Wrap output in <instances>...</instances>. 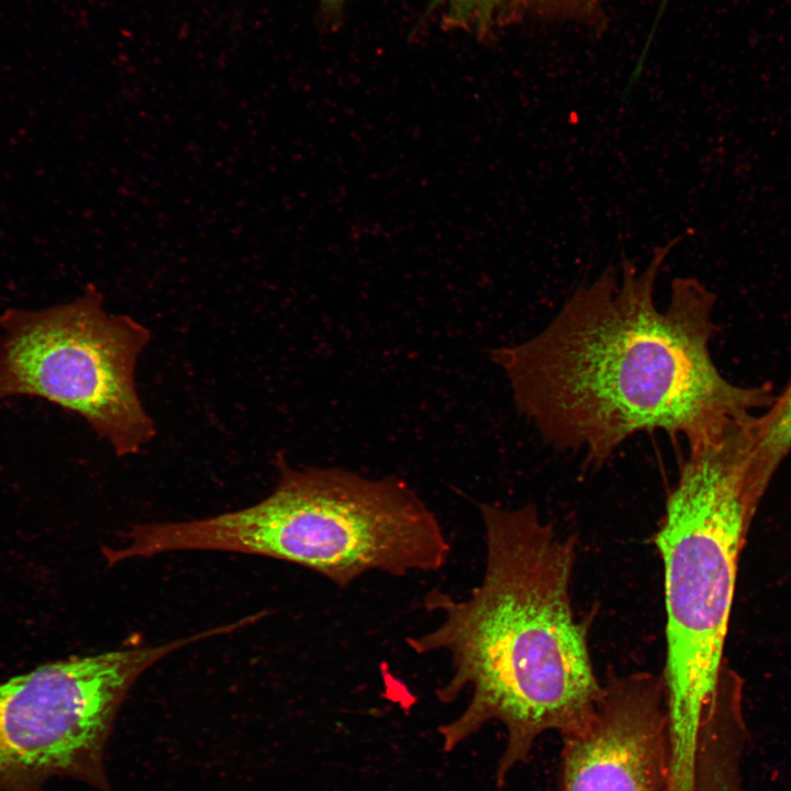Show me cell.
I'll return each instance as SVG.
<instances>
[{
    "label": "cell",
    "instance_id": "14",
    "mask_svg": "<svg viewBox=\"0 0 791 791\" xmlns=\"http://www.w3.org/2000/svg\"><path fill=\"white\" fill-rule=\"evenodd\" d=\"M716 743L722 744V738H710V739L704 740L703 743L700 744V746H699V748H698V750H697V754H698V751H699L703 746H705V745H708V744H716ZM721 751H722V750H721ZM695 757H697V755H695ZM694 761H695V758H694ZM693 766H694V764H693ZM692 771H693V769H692ZM691 777H692V776H691ZM690 782H691V781H690ZM689 787H690V786H689ZM688 790H689V789H688Z\"/></svg>",
    "mask_w": 791,
    "mask_h": 791
},
{
    "label": "cell",
    "instance_id": "1",
    "mask_svg": "<svg viewBox=\"0 0 791 791\" xmlns=\"http://www.w3.org/2000/svg\"><path fill=\"white\" fill-rule=\"evenodd\" d=\"M679 238L654 249L643 272L627 259L579 287L532 338L492 350L519 412L542 438L603 466L639 432L662 431L688 450L721 438L768 408V386H738L716 367L710 343L716 298L678 277L664 310L657 276Z\"/></svg>",
    "mask_w": 791,
    "mask_h": 791
},
{
    "label": "cell",
    "instance_id": "17",
    "mask_svg": "<svg viewBox=\"0 0 791 791\" xmlns=\"http://www.w3.org/2000/svg\"><path fill=\"white\" fill-rule=\"evenodd\" d=\"M714 746H722V745H721V744H716V745H715V744H710V745H706V746L702 747L701 750H699L698 755H699L700 751H702L703 749H705V748H708V747H714ZM721 750H722V749H721ZM698 755H697V757H698ZM695 759H697V758H695ZM694 764H695V761H694ZM693 768H694V766H693ZM692 773H693V772H692ZM690 783H691V782H690ZM689 788H690V787H689ZM688 791H689V790H688Z\"/></svg>",
    "mask_w": 791,
    "mask_h": 791
},
{
    "label": "cell",
    "instance_id": "13",
    "mask_svg": "<svg viewBox=\"0 0 791 791\" xmlns=\"http://www.w3.org/2000/svg\"><path fill=\"white\" fill-rule=\"evenodd\" d=\"M326 9H336L343 0H321Z\"/></svg>",
    "mask_w": 791,
    "mask_h": 791
},
{
    "label": "cell",
    "instance_id": "7",
    "mask_svg": "<svg viewBox=\"0 0 791 791\" xmlns=\"http://www.w3.org/2000/svg\"><path fill=\"white\" fill-rule=\"evenodd\" d=\"M561 735L564 791H670L662 677L610 672L589 716Z\"/></svg>",
    "mask_w": 791,
    "mask_h": 791
},
{
    "label": "cell",
    "instance_id": "18",
    "mask_svg": "<svg viewBox=\"0 0 791 791\" xmlns=\"http://www.w3.org/2000/svg\"><path fill=\"white\" fill-rule=\"evenodd\" d=\"M710 738H722V736H710V737L704 738L701 743H703L704 740L710 739ZM701 743H700V744H701ZM700 744H699V746H700ZM699 746H698V748H699ZM697 750H698V749H697ZM695 755H697V754H695ZM690 781H691V780H690ZM689 786H690V784H689Z\"/></svg>",
    "mask_w": 791,
    "mask_h": 791
},
{
    "label": "cell",
    "instance_id": "10",
    "mask_svg": "<svg viewBox=\"0 0 791 791\" xmlns=\"http://www.w3.org/2000/svg\"><path fill=\"white\" fill-rule=\"evenodd\" d=\"M528 1L534 2V3L545 4V5L552 4L556 8L558 5H560V7L562 5L564 8H566L569 4L571 5L573 3H578L580 0H522V2H528Z\"/></svg>",
    "mask_w": 791,
    "mask_h": 791
},
{
    "label": "cell",
    "instance_id": "3",
    "mask_svg": "<svg viewBox=\"0 0 791 791\" xmlns=\"http://www.w3.org/2000/svg\"><path fill=\"white\" fill-rule=\"evenodd\" d=\"M272 492L245 509L185 522L147 523L146 556L220 550L305 567L346 588L363 575L442 569L450 544L420 495L396 477L370 479L338 467L294 468L278 457Z\"/></svg>",
    "mask_w": 791,
    "mask_h": 791
},
{
    "label": "cell",
    "instance_id": "16",
    "mask_svg": "<svg viewBox=\"0 0 791 791\" xmlns=\"http://www.w3.org/2000/svg\"><path fill=\"white\" fill-rule=\"evenodd\" d=\"M721 749H722L721 746H714V747H710V748L708 747V748L703 749V750L700 751V754L698 755V757H697V759H695V762H697L698 758H699L702 754H704V753H706V751H709V750H721ZM694 766H695V764H694ZM693 770H694V768H693ZM692 776H693V773H692ZM691 780H692V778H691ZM690 784H691V783H690ZM689 789H690V788H689Z\"/></svg>",
    "mask_w": 791,
    "mask_h": 791
},
{
    "label": "cell",
    "instance_id": "15",
    "mask_svg": "<svg viewBox=\"0 0 791 791\" xmlns=\"http://www.w3.org/2000/svg\"><path fill=\"white\" fill-rule=\"evenodd\" d=\"M716 754L722 755V754H721V750H709V751L702 754V755L698 758V760H697V762H695L694 770H695V767H697L698 762H699L701 759H703V758L706 757V756L716 755ZM694 770H693V773H694ZM692 778H693V776H692ZM691 782H692V780H691ZM690 787H691V784H690ZM689 790H690V789H689Z\"/></svg>",
    "mask_w": 791,
    "mask_h": 791
},
{
    "label": "cell",
    "instance_id": "12",
    "mask_svg": "<svg viewBox=\"0 0 791 791\" xmlns=\"http://www.w3.org/2000/svg\"><path fill=\"white\" fill-rule=\"evenodd\" d=\"M714 759L725 760L724 757H723V755H710V756L704 757L703 759H701V760L698 762V765H697V767H695V770H694V773H693V778H694V775H695V772H697V770L699 769L700 766H702V765L705 764L706 761L714 760ZM693 778H692V781H693ZM691 786H692V782H691ZM690 789H691V787H690ZM689 791H690V790H689Z\"/></svg>",
    "mask_w": 791,
    "mask_h": 791
},
{
    "label": "cell",
    "instance_id": "19",
    "mask_svg": "<svg viewBox=\"0 0 791 791\" xmlns=\"http://www.w3.org/2000/svg\"><path fill=\"white\" fill-rule=\"evenodd\" d=\"M716 735H717V736H722V734H715V735H714V734H710V735L704 736V737L700 740V743H701L704 738H706L708 736L710 737V736H716ZM698 746H699V745H698ZM695 754H697V753H695ZM694 758H695V757H694ZM693 764H694V762H693ZM692 769H693V768H692Z\"/></svg>",
    "mask_w": 791,
    "mask_h": 791
},
{
    "label": "cell",
    "instance_id": "11",
    "mask_svg": "<svg viewBox=\"0 0 791 791\" xmlns=\"http://www.w3.org/2000/svg\"><path fill=\"white\" fill-rule=\"evenodd\" d=\"M713 765H725V766H729V765L726 764L725 760H721V759H714V760L706 761L705 764H703L702 766H700L699 769L697 770V772H695V775H694V778H693V781H692V786H693V782H694L697 776L699 775V772L702 771L703 769H705L706 767H710V766H713ZM692 786H691V789H692ZM691 789H690V791H691Z\"/></svg>",
    "mask_w": 791,
    "mask_h": 791
},
{
    "label": "cell",
    "instance_id": "9",
    "mask_svg": "<svg viewBox=\"0 0 791 791\" xmlns=\"http://www.w3.org/2000/svg\"><path fill=\"white\" fill-rule=\"evenodd\" d=\"M522 0H431L428 11L443 26L484 36L506 20Z\"/></svg>",
    "mask_w": 791,
    "mask_h": 791
},
{
    "label": "cell",
    "instance_id": "8",
    "mask_svg": "<svg viewBox=\"0 0 791 791\" xmlns=\"http://www.w3.org/2000/svg\"><path fill=\"white\" fill-rule=\"evenodd\" d=\"M791 453V378L765 413L758 414L754 431L753 467L766 482Z\"/></svg>",
    "mask_w": 791,
    "mask_h": 791
},
{
    "label": "cell",
    "instance_id": "4",
    "mask_svg": "<svg viewBox=\"0 0 791 791\" xmlns=\"http://www.w3.org/2000/svg\"><path fill=\"white\" fill-rule=\"evenodd\" d=\"M751 449L749 423L689 449L656 533L667 617L661 677L676 742L694 739L733 694L724 646L740 552L767 490Z\"/></svg>",
    "mask_w": 791,
    "mask_h": 791
},
{
    "label": "cell",
    "instance_id": "5",
    "mask_svg": "<svg viewBox=\"0 0 791 791\" xmlns=\"http://www.w3.org/2000/svg\"><path fill=\"white\" fill-rule=\"evenodd\" d=\"M0 400L32 397L82 417L119 457L142 452L157 428L137 391L151 331L104 308L88 285L76 299L0 314Z\"/></svg>",
    "mask_w": 791,
    "mask_h": 791
},
{
    "label": "cell",
    "instance_id": "2",
    "mask_svg": "<svg viewBox=\"0 0 791 791\" xmlns=\"http://www.w3.org/2000/svg\"><path fill=\"white\" fill-rule=\"evenodd\" d=\"M478 509L486 541L481 581L466 599L428 591L424 606L441 614V622L405 637V644L417 655L448 654L450 678L436 691L442 702L470 691L460 716L441 729L446 747L488 721L504 724V775L542 733L579 726L595 706L602 683L587 625L576 620L571 604L572 538L558 536L533 504L479 503Z\"/></svg>",
    "mask_w": 791,
    "mask_h": 791
},
{
    "label": "cell",
    "instance_id": "6",
    "mask_svg": "<svg viewBox=\"0 0 791 791\" xmlns=\"http://www.w3.org/2000/svg\"><path fill=\"white\" fill-rule=\"evenodd\" d=\"M187 644L74 656L0 682V791H45L54 778L102 786L103 749L127 691Z\"/></svg>",
    "mask_w": 791,
    "mask_h": 791
}]
</instances>
